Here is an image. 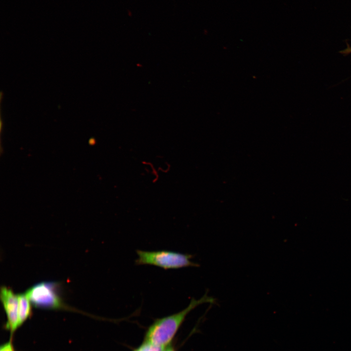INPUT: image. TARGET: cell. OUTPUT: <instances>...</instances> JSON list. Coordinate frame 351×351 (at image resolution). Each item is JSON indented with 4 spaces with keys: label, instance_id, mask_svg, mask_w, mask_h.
Wrapping results in <instances>:
<instances>
[{
    "label": "cell",
    "instance_id": "6da1fadb",
    "mask_svg": "<svg viewBox=\"0 0 351 351\" xmlns=\"http://www.w3.org/2000/svg\"><path fill=\"white\" fill-rule=\"evenodd\" d=\"M205 303L214 304L215 299L206 292L199 299L192 298L189 305L182 311L162 318L156 319L148 328L145 340L155 345L166 347L170 343L188 314L199 305Z\"/></svg>",
    "mask_w": 351,
    "mask_h": 351
},
{
    "label": "cell",
    "instance_id": "7a4b0ae2",
    "mask_svg": "<svg viewBox=\"0 0 351 351\" xmlns=\"http://www.w3.org/2000/svg\"><path fill=\"white\" fill-rule=\"evenodd\" d=\"M136 265H151L164 270L178 269L183 268L198 267L199 264L191 260L193 255L169 250L153 251L137 250Z\"/></svg>",
    "mask_w": 351,
    "mask_h": 351
},
{
    "label": "cell",
    "instance_id": "3957f363",
    "mask_svg": "<svg viewBox=\"0 0 351 351\" xmlns=\"http://www.w3.org/2000/svg\"><path fill=\"white\" fill-rule=\"evenodd\" d=\"M58 289V283L45 282L34 285L25 292L31 304L36 307L49 309L65 308Z\"/></svg>",
    "mask_w": 351,
    "mask_h": 351
},
{
    "label": "cell",
    "instance_id": "277c9868",
    "mask_svg": "<svg viewBox=\"0 0 351 351\" xmlns=\"http://www.w3.org/2000/svg\"><path fill=\"white\" fill-rule=\"evenodd\" d=\"M0 298L7 316L4 329L10 332V338H13L18 325V297L11 289L5 286L0 288Z\"/></svg>",
    "mask_w": 351,
    "mask_h": 351
},
{
    "label": "cell",
    "instance_id": "5b68a950",
    "mask_svg": "<svg viewBox=\"0 0 351 351\" xmlns=\"http://www.w3.org/2000/svg\"><path fill=\"white\" fill-rule=\"evenodd\" d=\"M18 325L20 327L31 315V303L26 292L18 295Z\"/></svg>",
    "mask_w": 351,
    "mask_h": 351
},
{
    "label": "cell",
    "instance_id": "8992f818",
    "mask_svg": "<svg viewBox=\"0 0 351 351\" xmlns=\"http://www.w3.org/2000/svg\"><path fill=\"white\" fill-rule=\"evenodd\" d=\"M165 348L144 341L139 347L133 351H164Z\"/></svg>",
    "mask_w": 351,
    "mask_h": 351
},
{
    "label": "cell",
    "instance_id": "52a82bcc",
    "mask_svg": "<svg viewBox=\"0 0 351 351\" xmlns=\"http://www.w3.org/2000/svg\"><path fill=\"white\" fill-rule=\"evenodd\" d=\"M13 338L0 346V351H16L13 344Z\"/></svg>",
    "mask_w": 351,
    "mask_h": 351
},
{
    "label": "cell",
    "instance_id": "ba28073f",
    "mask_svg": "<svg viewBox=\"0 0 351 351\" xmlns=\"http://www.w3.org/2000/svg\"><path fill=\"white\" fill-rule=\"evenodd\" d=\"M340 53L343 55H349L351 53V47L348 46L346 49L341 51Z\"/></svg>",
    "mask_w": 351,
    "mask_h": 351
},
{
    "label": "cell",
    "instance_id": "9c48e42d",
    "mask_svg": "<svg viewBox=\"0 0 351 351\" xmlns=\"http://www.w3.org/2000/svg\"><path fill=\"white\" fill-rule=\"evenodd\" d=\"M164 351H175L174 349L170 345L167 346Z\"/></svg>",
    "mask_w": 351,
    "mask_h": 351
}]
</instances>
